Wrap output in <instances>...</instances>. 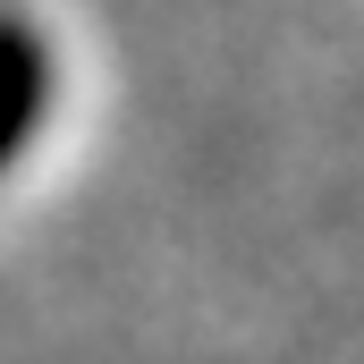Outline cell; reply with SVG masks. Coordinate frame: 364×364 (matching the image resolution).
<instances>
[{"mask_svg": "<svg viewBox=\"0 0 364 364\" xmlns=\"http://www.w3.org/2000/svg\"><path fill=\"white\" fill-rule=\"evenodd\" d=\"M43 93H51V60H43V43H34L26 26L0 17V170H9V153L34 136Z\"/></svg>", "mask_w": 364, "mask_h": 364, "instance_id": "6da1fadb", "label": "cell"}]
</instances>
